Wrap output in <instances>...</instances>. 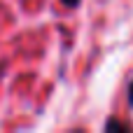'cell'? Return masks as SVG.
I'll return each mask as SVG.
<instances>
[{
	"instance_id": "6da1fadb",
	"label": "cell",
	"mask_w": 133,
	"mask_h": 133,
	"mask_svg": "<svg viewBox=\"0 0 133 133\" xmlns=\"http://www.w3.org/2000/svg\"><path fill=\"white\" fill-rule=\"evenodd\" d=\"M105 129H108V131H112V129H126V124H122V122H115V119H110V122L105 124Z\"/></svg>"
},
{
	"instance_id": "7a4b0ae2",
	"label": "cell",
	"mask_w": 133,
	"mask_h": 133,
	"mask_svg": "<svg viewBox=\"0 0 133 133\" xmlns=\"http://www.w3.org/2000/svg\"><path fill=\"white\" fill-rule=\"evenodd\" d=\"M63 5H65V7H77L79 0H63Z\"/></svg>"
},
{
	"instance_id": "3957f363",
	"label": "cell",
	"mask_w": 133,
	"mask_h": 133,
	"mask_svg": "<svg viewBox=\"0 0 133 133\" xmlns=\"http://www.w3.org/2000/svg\"><path fill=\"white\" fill-rule=\"evenodd\" d=\"M129 98H131V105H133V84L129 87Z\"/></svg>"
}]
</instances>
